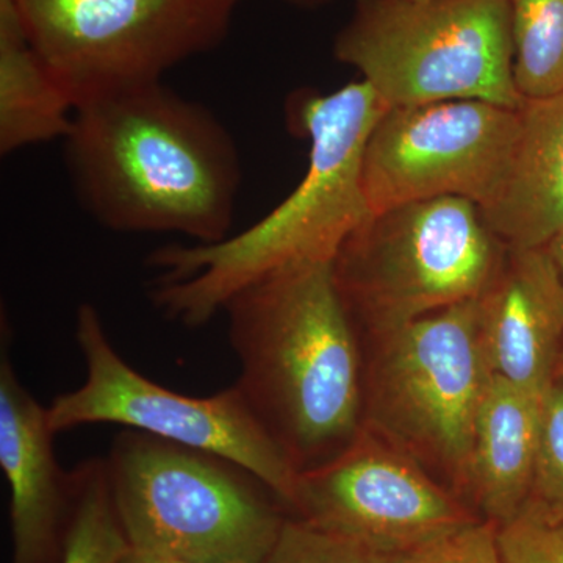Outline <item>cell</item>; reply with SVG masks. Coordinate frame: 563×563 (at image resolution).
Returning <instances> with one entry per match:
<instances>
[{"instance_id":"603a6c76","label":"cell","mask_w":563,"mask_h":563,"mask_svg":"<svg viewBox=\"0 0 563 563\" xmlns=\"http://www.w3.org/2000/svg\"><path fill=\"white\" fill-rule=\"evenodd\" d=\"M120 563H196L185 561V559L174 558V555L151 553V551L135 550L129 547L125 554L122 555Z\"/></svg>"},{"instance_id":"d4e9b609","label":"cell","mask_w":563,"mask_h":563,"mask_svg":"<svg viewBox=\"0 0 563 563\" xmlns=\"http://www.w3.org/2000/svg\"><path fill=\"white\" fill-rule=\"evenodd\" d=\"M547 250L550 251L551 257H553L555 266H558L559 273H561L563 279V232L559 233L553 242L548 244Z\"/></svg>"},{"instance_id":"44dd1931","label":"cell","mask_w":563,"mask_h":563,"mask_svg":"<svg viewBox=\"0 0 563 563\" xmlns=\"http://www.w3.org/2000/svg\"><path fill=\"white\" fill-rule=\"evenodd\" d=\"M496 540L503 563H563V518L532 507L496 525Z\"/></svg>"},{"instance_id":"52a82bcc","label":"cell","mask_w":563,"mask_h":563,"mask_svg":"<svg viewBox=\"0 0 563 563\" xmlns=\"http://www.w3.org/2000/svg\"><path fill=\"white\" fill-rule=\"evenodd\" d=\"M369 339L362 424L465 493L474 421L493 376L479 298Z\"/></svg>"},{"instance_id":"ffe728a7","label":"cell","mask_w":563,"mask_h":563,"mask_svg":"<svg viewBox=\"0 0 563 563\" xmlns=\"http://www.w3.org/2000/svg\"><path fill=\"white\" fill-rule=\"evenodd\" d=\"M525 506L563 518V377L540 399L539 443L531 495Z\"/></svg>"},{"instance_id":"9a60e30c","label":"cell","mask_w":563,"mask_h":563,"mask_svg":"<svg viewBox=\"0 0 563 563\" xmlns=\"http://www.w3.org/2000/svg\"><path fill=\"white\" fill-rule=\"evenodd\" d=\"M540 399L493 374L474 421L465 495L485 520L506 523L531 495Z\"/></svg>"},{"instance_id":"7a4b0ae2","label":"cell","mask_w":563,"mask_h":563,"mask_svg":"<svg viewBox=\"0 0 563 563\" xmlns=\"http://www.w3.org/2000/svg\"><path fill=\"white\" fill-rule=\"evenodd\" d=\"M387 103L366 81L340 90L296 92L292 132L310 141L309 169L276 209L246 231L211 244H168L147 257L157 273L151 301L168 320L201 328L252 282L302 263L333 262L372 217L363 157Z\"/></svg>"},{"instance_id":"5b68a950","label":"cell","mask_w":563,"mask_h":563,"mask_svg":"<svg viewBox=\"0 0 563 563\" xmlns=\"http://www.w3.org/2000/svg\"><path fill=\"white\" fill-rule=\"evenodd\" d=\"M333 57L387 107L484 101L520 109L509 0H354Z\"/></svg>"},{"instance_id":"8fae6325","label":"cell","mask_w":563,"mask_h":563,"mask_svg":"<svg viewBox=\"0 0 563 563\" xmlns=\"http://www.w3.org/2000/svg\"><path fill=\"white\" fill-rule=\"evenodd\" d=\"M292 509L355 542L401 554L477 520L412 455L363 424L342 453L301 473Z\"/></svg>"},{"instance_id":"ba28073f","label":"cell","mask_w":563,"mask_h":563,"mask_svg":"<svg viewBox=\"0 0 563 563\" xmlns=\"http://www.w3.org/2000/svg\"><path fill=\"white\" fill-rule=\"evenodd\" d=\"M87 379L47 407L52 431L118 424L218 455L247 470L288 506H295L301 472L263 428L236 385L196 398L152 383L122 358L98 309L81 303L76 317Z\"/></svg>"},{"instance_id":"cb8c5ba5","label":"cell","mask_w":563,"mask_h":563,"mask_svg":"<svg viewBox=\"0 0 563 563\" xmlns=\"http://www.w3.org/2000/svg\"><path fill=\"white\" fill-rule=\"evenodd\" d=\"M277 2L285 3V5L292 7V9L314 11L331 5L335 0H277Z\"/></svg>"},{"instance_id":"3957f363","label":"cell","mask_w":563,"mask_h":563,"mask_svg":"<svg viewBox=\"0 0 563 563\" xmlns=\"http://www.w3.org/2000/svg\"><path fill=\"white\" fill-rule=\"evenodd\" d=\"M222 312L239 358L236 388L296 468L342 453L362 429L363 363L333 262L268 274Z\"/></svg>"},{"instance_id":"9c48e42d","label":"cell","mask_w":563,"mask_h":563,"mask_svg":"<svg viewBox=\"0 0 563 563\" xmlns=\"http://www.w3.org/2000/svg\"><path fill=\"white\" fill-rule=\"evenodd\" d=\"M242 0H13L32 46L73 91L163 80L218 49ZM77 106V103H76Z\"/></svg>"},{"instance_id":"ac0fdd59","label":"cell","mask_w":563,"mask_h":563,"mask_svg":"<svg viewBox=\"0 0 563 563\" xmlns=\"http://www.w3.org/2000/svg\"><path fill=\"white\" fill-rule=\"evenodd\" d=\"M74 506L58 563H120L129 550L106 461L92 459L73 470Z\"/></svg>"},{"instance_id":"e0dca14e","label":"cell","mask_w":563,"mask_h":563,"mask_svg":"<svg viewBox=\"0 0 563 563\" xmlns=\"http://www.w3.org/2000/svg\"><path fill=\"white\" fill-rule=\"evenodd\" d=\"M514 77L523 99L563 91V0H509Z\"/></svg>"},{"instance_id":"6da1fadb","label":"cell","mask_w":563,"mask_h":563,"mask_svg":"<svg viewBox=\"0 0 563 563\" xmlns=\"http://www.w3.org/2000/svg\"><path fill=\"white\" fill-rule=\"evenodd\" d=\"M65 163L85 211L109 231L231 236L243 169L231 132L163 80L77 101Z\"/></svg>"},{"instance_id":"8992f818","label":"cell","mask_w":563,"mask_h":563,"mask_svg":"<svg viewBox=\"0 0 563 563\" xmlns=\"http://www.w3.org/2000/svg\"><path fill=\"white\" fill-rule=\"evenodd\" d=\"M509 246L468 199H426L373 213L333 258L352 324L377 333L481 298Z\"/></svg>"},{"instance_id":"277c9868","label":"cell","mask_w":563,"mask_h":563,"mask_svg":"<svg viewBox=\"0 0 563 563\" xmlns=\"http://www.w3.org/2000/svg\"><path fill=\"white\" fill-rule=\"evenodd\" d=\"M135 550L196 563H263L284 525L261 479L218 455L147 433H118L106 459Z\"/></svg>"},{"instance_id":"484cf974","label":"cell","mask_w":563,"mask_h":563,"mask_svg":"<svg viewBox=\"0 0 563 563\" xmlns=\"http://www.w3.org/2000/svg\"><path fill=\"white\" fill-rule=\"evenodd\" d=\"M561 376L563 377V351H562V358H561Z\"/></svg>"},{"instance_id":"7402d4cb","label":"cell","mask_w":563,"mask_h":563,"mask_svg":"<svg viewBox=\"0 0 563 563\" xmlns=\"http://www.w3.org/2000/svg\"><path fill=\"white\" fill-rule=\"evenodd\" d=\"M407 563H503L496 525L474 520L413 551Z\"/></svg>"},{"instance_id":"4fadbf2b","label":"cell","mask_w":563,"mask_h":563,"mask_svg":"<svg viewBox=\"0 0 563 563\" xmlns=\"http://www.w3.org/2000/svg\"><path fill=\"white\" fill-rule=\"evenodd\" d=\"M479 324L492 374L542 398L563 351V279L547 247H509L479 298Z\"/></svg>"},{"instance_id":"2e32d148","label":"cell","mask_w":563,"mask_h":563,"mask_svg":"<svg viewBox=\"0 0 563 563\" xmlns=\"http://www.w3.org/2000/svg\"><path fill=\"white\" fill-rule=\"evenodd\" d=\"M76 103L32 46L13 0H0V152L65 140Z\"/></svg>"},{"instance_id":"30bf717a","label":"cell","mask_w":563,"mask_h":563,"mask_svg":"<svg viewBox=\"0 0 563 563\" xmlns=\"http://www.w3.org/2000/svg\"><path fill=\"white\" fill-rule=\"evenodd\" d=\"M520 111L484 101L387 107L363 157L372 213L426 199H468L485 210L501 191Z\"/></svg>"},{"instance_id":"d6986e66","label":"cell","mask_w":563,"mask_h":563,"mask_svg":"<svg viewBox=\"0 0 563 563\" xmlns=\"http://www.w3.org/2000/svg\"><path fill=\"white\" fill-rule=\"evenodd\" d=\"M410 554L387 553L298 518L285 520L263 563H407Z\"/></svg>"},{"instance_id":"7c38bea8","label":"cell","mask_w":563,"mask_h":563,"mask_svg":"<svg viewBox=\"0 0 563 563\" xmlns=\"http://www.w3.org/2000/svg\"><path fill=\"white\" fill-rule=\"evenodd\" d=\"M9 324L0 350V466L10 487L13 563H51L63 553V517L74 503V474L54 451L47 407L21 383L11 362Z\"/></svg>"},{"instance_id":"5bb4252c","label":"cell","mask_w":563,"mask_h":563,"mask_svg":"<svg viewBox=\"0 0 563 563\" xmlns=\"http://www.w3.org/2000/svg\"><path fill=\"white\" fill-rule=\"evenodd\" d=\"M512 163L485 220L515 250L548 247L563 232V91L525 99Z\"/></svg>"}]
</instances>
